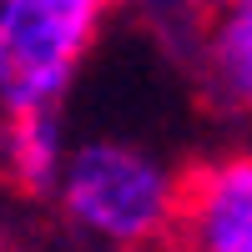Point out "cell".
Masks as SVG:
<instances>
[{"instance_id":"1","label":"cell","mask_w":252,"mask_h":252,"mask_svg":"<svg viewBox=\"0 0 252 252\" xmlns=\"http://www.w3.org/2000/svg\"><path fill=\"white\" fill-rule=\"evenodd\" d=\"M56 197L81 232L121 252H161L177 242V177L126 141H86L61 161Z\"/></svg>"},{"instance_id":"2","label":"cell","mask_w":252,"mask_h":252,"mask_svg":"<svg viewBox=\"0 0 252 252\" xmlns=\"http://www.w3.org/2000/svg\"><path fill=\"white\" fill-rule=\"evenodd\" d=\"M116 0H0V116L56 106Z\"/></svg>"},{"instance_id":"3","label":"cell","mask_w":252,"mask_h":252,"mask_svg":"<svg viewBox=\"0 0 252 252\" xmlns=\"http://www.w3.org/2000/svg\"><path fill=\"white\" fill-rule=\"evenodd\" d=\"M182 252H252V161L242 152L202 161L177 177Z\"/></svg>"},{"instance_id":"4","label":"cell","mask_w":252,"mask_h":252,"mask_svg":"<svg viewBox=\"0 0 252 252\" xmlns=\"http://www.w3.org/2000/svg\"><path fill=\"white\" fill-rule=\"evenodd\" d=\"M197 71H202V86L212 96L217 111H232L242 116L247 101H252V10L232 5L212 15L197 35Z\"/></svg>"},{"instance_id":"5","label":"cell","mask_w":252,"mask_h":252,"mask_svg":"<svg viewBox=\"0 0 252 252\" xmlns=\"http://www.w3.org/2000/svg\"><path fill=\"white\" fill-rule=\"evenodd\" d=\"M66 146H61V121L56 106H31L10 111L5 131H0V177H5L20 197H51Z\"/></svg>"},{"instance_id":"6","label":"cell","mask_w":252,"mask_h":252,"mask_svg":"<svg viewBox=\"0 0 252 252\" xmlns=\"http://www.w3.org/2000/svg\"><path fill=\"white\" fill-rule=\"evenodd\" d=\"M172 5H177V10H187L192 20H202V26H207V20H212V15L232 10V5H247V0H172Z\"/></svg>"}]
</instances>
